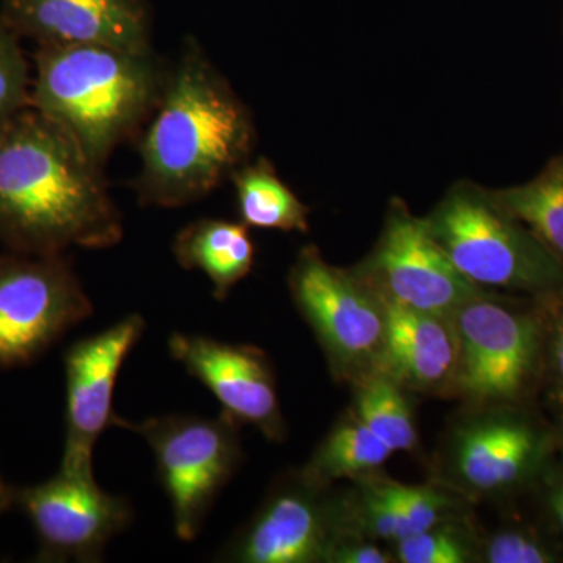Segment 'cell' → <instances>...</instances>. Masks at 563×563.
<instances>
[{"instance_id":"29","label":"cell","mask_w":563,"mask_h":563,"mask_svg":"<svg viewBox=\"0 0 563 563\" xmlns=\"http://www.w3.org/2000/svg\"><path fill=\"white\" fill-rule=\"evenodd\" d=\"M551 507H553L555 520H558L563 531V483L559 484L553 495H551Z\"/></svg>"},{"instance_id":"4","label":"cell","mask_w":563,"mask_h":563,"mask_svg":"<svg viewBox=\"0 0 563 563\" xmlns=\"http://www.w3.org/2000/svg\"><path fill=\"white\" fill-rule=\"evenodd\" d=\"M426 222L459 273L477 287L528 292L563 288L562 263L492 190L459 181Z\"/></svg>"},{"instance_id":"1","label":"cell","mask_w":563,"mask_h":563,"mask_svg":"<svg viewBox=\"0 0 563 563\" xmlns=\"http://www.w3.org/2000/svg\"><path fill=\"white\" fill-rule=\"evenodd\" d=\"M103 166L32 106L0 129V240L22 254L106 250L122 239Z\"/></svg>"},{"instance_id":"13","label":"cell","mask_w":563,"mask_h":563,"mask_svg":"<svg viewBox=\"0 0 563 563\" xmlns=\"http://www.w3.org/2000/svg\"><path fill=\"white\" fill-rule=\"evenodd\" d=\"M168 350L185 372L209 388L220 401L222 413L239 424L250 422L272 439H279L282 418L276 379L261 351L179 332L169 336Z\"/></svg>"},{"instance_id":"24","label":"cell","mask_w":563,"mask_h":563,"mask_svg":"<svg viewBox=\"0 0 563 563\" xmlns=\"http://www.w3.org/2000/svg\"><path fill=\"white\" fill-rule=\"evenodd\" d=\"M385 490L401 510L410 536L435 528L450 506L443 495L431 488L385 484Z\"/></svg>"},{"instance_id":"23","label":"cell","mask_w":563,"mask_h":563,"mask_svg":"<svg viewBox=\"0 0 563 563\" xmlns=\"http://www.w3.org/2000/svg\"><path fill=\"white\" fill-rule=\"evenodd\" d=\"M404 563H463L468 561L465 543L451 531L432 528L396 542Z\"/></svg>"},{"instance_id":"21","label":"cell","mask_w":563,"mask_h":563,"mask_svg":"<svg viewBox=\"0 0 563 563\" xmlns=\"http://www.w3.org/2000/svg\"><path fill=\"white\" fill-rule=\"evenodd\" d=\"M357 420L385 444L396 451H410L417 444L409 404L398 385L384 376L372 377L357 396Z\"/></svg>"},{"instance_id":"6","label":"cell","mask_w":563,"mask_h":563,"mask_svg":"<svg viewBox=\"0 0 563 563\" xmlns=\"http://www.w3.org/2000/svg\"><path fill=\"white\" fill-rule=\"evenodd\" d=\"M92 313L66 252L0 255V372L31 365Z\"/></svg>"},{"instance_id":"30","label":"cell","mask_w":563,"mask_h":563,"mask_svg":"<svg viewBox=\"0 0 563 563\" xmlns=\"http://www.w3.org/2000/svg\"><path fill=\"white\" fill-rule=\"evenodd\" d=\"M555 362H558L559 374L563 379V322L559 331L558 343H555Z\"/></svg>"},{"instance_id":"15","label":"cell","mask_w":563,"mask_h":563,"mask_svg":"<svg viewBox=\"0 0 563 563\" xmlns=\"http://www.w3.org/2000/svg\"><path fill=\"white\" fill-rule=\"evenodd\" d=\"M376 295L384 309L380 357L395 379L432 388L457 373L459 343L453 321Z\"/></svg>"},{"instance_id":"3","label":"cell","mask_w":563,"mask_h":563,"mask_svg":"<svg viewBox=\"0 0 563 563\" xmlns=\"http://www.w3.org/2000/svg\"><path fill=\"white\" fill-rule=\"evenodd\" d=\"M31 106L106 165L161 101L168 70L154 52L38 46Z\"/></svg>"},{"instance_id":"17","label":"cell","mask_w":563,"mask_h":563,"mask_svg":"<svg viewBox=\"0 0 563 563\" xmlns=\"http://www.w3.org/2000/svg\"><path fill=\"white\" fill-rule=\"evenodd\" d=\"M247 229L243 222L211 218L191 222L174 239V257L181 268L206 274L213 284L214 298L224 301L254 265V243Z\"/></svg>"},{"instance_id":"5","label":"cell","mask_w":563,"mask_h":563,"mask_svg":"<svg viewBox=\"0 0 563 563\" xmlns=\"http://www.w3.org/2000/svg\"><path fill=\"white\" fill-rule=\"evenodd\" d=\"M236 424L228 415L218 418L163 415L125 429L150 444L158 481L172 503L174 532L192 542L201 532L218 493L231 479L240 461Z\"/></svg>"},{"instance_id":"18","label":"cell","mask_w":563,"mask_h":563,"mask_svg":"<svg viewBox=\"0 0 563 563\" xmlns=\"http://www.w3.org/2000/svg\"><path fill=\"white\" fill-rule=\"evenodd\" d=\"M231 180L235 185L240 218L247 228L309 231V207L280 180L273 163L266 158L244 163Z\"/></svg>"},{"instance_id":"11","label":"cell","mask_w":563,"mask_h":563,"mask_svg":"<svg viewBox=\"0 0 563 563\" xmlns=\"http://www.w3.org/2000/svg\"><path fill=\"white\" fill-rule=\"evenodd\" d=\"M451 320L459 343V383L465 391L477 399L517 396L536 358V324L484 295L459 307Z\"/></svg>"},{"instance_id":"28","label":"cell","mask_w":563,"mask_h":563,"mask_svg":"<svg viewBox=\"0 0 563 563\" xmlns=\"http://www.w3.org/2000/svg\"><path fill=\"white\" fill-rule=\"evenodd\" d=\"M11 506H16V488L7 484L0 474V517L11 509Z\"/></svg>"},{"instance_id":"9","label":"cell","mask_w":563,"mask_h":563,"mask_svg":"<svg viewBox=\"0 0 563 563\" xmlns=\"http://www.w3.org/2000/svg\"><path fill=\"white\" fill-rule=\"evenodd\" d=\"M144 331V318L132 313L66 350V439L60 468L92 472V451L102 433L124 428V418L113 410L114 385Z\"/></svg>"},{"instance_id":"14","label":"cell","mask_w":563,"mask_h":563,"mask_svg":"<svg viewBox=\"0 0 563 563\" xmlns=\"http://www.w3.org/2000/svg\"><path fill=\"white\" fill-rule=\"evenodd\" d=\"M317 484L301 476L269 496L257 517L225 544L218 561L309 563L325 561L332 550L328 514L314 495Z\"/></svg>"},{"instance_id":"26","label":"cell","mask_w":563,"mask_h":563,"mask_svg":"<svg viewBox=\"0 0 563 563\" xmlns=\"http://www.w3.org/2000/svg\"><path fill=\"white\" fill-rule=\"evenodd\" d=\"M485 558L490 563H548L554 555L523 533H499L488 543Z\"/></svg>"},{"instance_id":"7","label":"cell","mask_w":563,"mask_h":563,"mask_svg":"<svg viewBox=\"0 0 563 563\" xmlns=\"http://www.w3.org/2000/svg\"><path fill=\"white\" fill-rule=\"evenodd\" d=\"M16 506L35 529L40 562H99L133 518L128 499L102 490L95 473L63 468L46 483L16 488Z\"/></svg>"},{"instance_id":"25","label":"cell","mask_w":563,"mask_h":563,"mask_svg":"<svg viewBox=\"0 0 563 563\" xmlns=\"http://www.w3.org/2000/svg\"><path fill=\"white\" fill-rule=\"evenodd\" d=\"M362 520L366 531L385 540H399L410 537L409 526L401 510L385 490V485L366 493L362 507Z\"/></svg>"},{"instance_id":"12","label":"cell","mask_w":563,"mask_h":563,"mask_svg":"<svg viewBox=\"0 0 563 563\" xmlns=\"http://www.w3.org/2000/svg\"><path fill=\"white\" fill-rule=\"evenodd\" d=\"M0 16L38 46L152 52L147 0H2Z\"/></svg>"},{"instance_id":"10","label":"cell","mask_w":563,"mask_h":563,"mask_svg":"<svg viewBox=\"0 0 563 563\" xmlns=\"http://www.w3.org/2000/svg\"><path fill=\"white\" fill-rule=\"evenodd\" d=\"M290 290L329 357L340 368L362 363L383 346L384 309L362 277L329 265L317 247L298 255Z\"/></svg>"},{"instance_id":"8","label":"cell","mask_w":563,"mask_h":563,"mask_svg":"<svg viewBox=\"0 0 563 563\" xmlns=\"http://www.w3.org/2000/svg\"><path fill=\"white\" fill-rule=\"evenodd\" d=\"M362 279L385 298L448 318L484 295L444 254L426 218L413 217L401 199L390 203L383 236Z\"/></svg>"},{"instance_id":"27","label":"cell","mask_w":563,"mask_h":563,"mask_svg":"<svg viewBox=\"0 0 563 563\" xmlns=\"http://www.w3.org/2000/svg\"><path fill=\"white\" fill-rule=\"evenodd\" d=\"M329 562L339 563H388L391 562L390 555L384 553L380 548L374 544H343V547H332L329 551Z\"/></svg>"},{"instance_id":"19","label":"cell","mask_w":563,"mask_h":563,"mask_svg":"<svg viewBox=\"0 0 563 563\" xmlns=\"http://www.w3.org/2000/svg\"><path fill=\"white\" fill-rule=\"evenodd\" d=\"M492 195L563 265V152L532 180L492 190Z\"/></svg>"},{"instance_id":"22","label":"cell","mask_w":563,"mask_h":563,"mask_svg":"<svg viewBox=\"0 0 563 563\" xmlns=\"http://www.w3.org/2000/svg\"><path fill=\"white\" fill-rule=\"evenodd\" d=\"M20 41L0 16V129L31 106V68Z\"/></svg>"},{"instance_id":"2","label":"cell","mask_w":563,"mask_h":563,"mask_svg":"<svg viewBox=\"0 0 563 563\" xmlns=\"http://www.w3.org/2000/svg\"><path fill=\"white\" fill-rule=\"evenodd\" d=\"M254 143L250 110L190 36L141 139L133 188L144 206H188L232 179Z\"/></svg>"},{"instance_id":"20","label":"cell","mask_w":563,"mask_h":563,"mask_svg":"<svg viewBox=\"0 0 563 563\" xmlns=\"http://www.w3.org/2000/svg\"><path fill=\"white\" fill-rule=\"evenodd\" d=\"M393 451L361 421L340 426L321 444L303 476L314 484L379 468Z\"/></svg>"},{"instance_id":"16","label":"cell","mask_w":563,"mask_h":563,"mask_svg":"<svg viewBox=\"0 0 563 563\" xmlns=\"http://www.w3.org/2000/svg\"><path fill=\"white\" fill-rule=\"evenodd\" d=\"M539 454V437L525 422L487 421L463 433L457 470L477 490H496L517 483Z\"/></svg>"}]
</instances>
